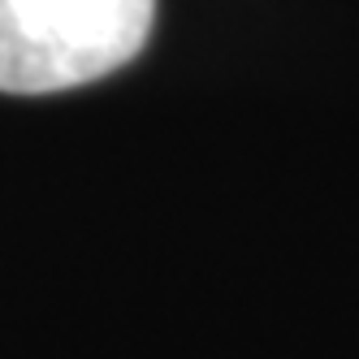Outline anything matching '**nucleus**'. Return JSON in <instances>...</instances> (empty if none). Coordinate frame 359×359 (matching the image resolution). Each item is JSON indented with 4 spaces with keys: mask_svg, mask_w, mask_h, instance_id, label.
Segmentation results:
<instances>
[{
    "mask_svg": "<svg viewBox=\"0 0 359 359\" xmlns=\"http://www.w3.org/2000/svg\"><path fill=\"white\" fill-rule=\"evenodd\" d=\"M156 0H0V91L53 95L130 65Z\"/></svg>",
    "mask_w": 359,
    "mask_h": 359,
    "instance_id": "nucleus-1",
    "label": "nucleus"
}]
</instances>
